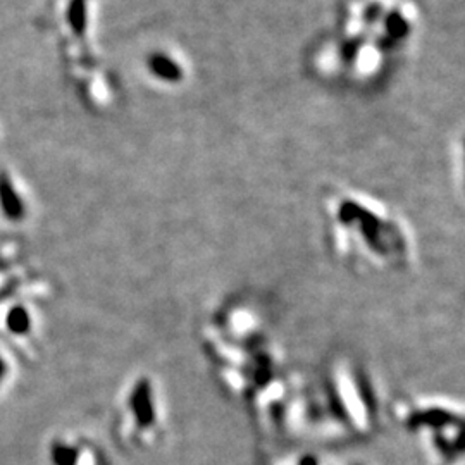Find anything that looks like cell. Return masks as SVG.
Wrapping results in <instances>:
<instances>
[{
	"instance_id": "obj_1",
	"label": "cell",
	"mask_w": 465,
	"mask_h": 465,
	"mask_svg": "<svg viewBox=\"0 0 465 465\" xmlns=\"http://www.w3.org/2000/svg\"><path fill=\"white\" fill-rule=\"evenodd\" d=\"M0 212L9 221H21L26 215V204L7 174H0Z\"/></svg>"
},
{
	"instance_id": "obj_2",
	"label": "cell",
	"mask_w": 465,
	"mask_h": 465,
	"mask_svg": "<svg viewBox=\"0 0 465 465\" xmlns=\"http://www.w3.org/2000/svg\"><path fill=\"white\" fill-rule=\"evenodd\" d=\"M68 21L78 36L85 35L86 29V3L85 0H71L68 9Z\"/></svg>"
},
{
	"instance_id": "obj_3",
	"label": "cell",
	"mask_w": 465,
	"mask_h": 465,
	"mask_svg": "<svg viewBox=\"0 0 465 465\" xmlns=\"http://www.w3.org/2000/svg\"><path fill=\"white\" fill-rule=\"evenodd\" d=\"M152 69L162 79H178L181 76V69H179L178 62H174L173 59L166 56L153 57Z\"/></svg>"
},
{
	"instance_id": "obj_4",
	"label": "cell",
	"mask_w": 465,
	"mask_h": 465,
	"mask_svg": "<svg viewBox=\"0 0 465 465\" xmlns=\"http://www.w3.org/2000/svg\"><path fill=\"white\" fill-rule=\"evenodd\" d=\"M29 319L26 309H23V307H14L13 310H9V314H7V328L10 329L13 333H16V335H23V333H28L29 326H31V322Z\"/></svg>"
}]
</instances>
